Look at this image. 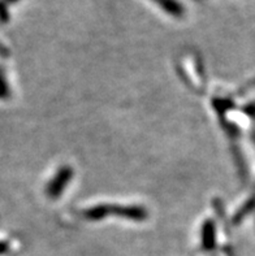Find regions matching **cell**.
<instances>
[{"label":"cell","instance_id":"3","mask_svg":"<svg viewBox=\"0 0 255 256\" xmlns=\"http://www.w3.org/2000/svg\"><path fill=\"white\" fill-rule=\"evenodd\" d=\"M203 244L206 247H211L213 244V226L212 222H206L203 230Z\"/></svg>","mask_w":255,"mask_h":256},{"label":"cell","instance_id":"4","mask_svg":"<svg viewBox=\"0 0 255 256\" xmlns=\"http://www.w3.org/2000/svg\"><path fill=\"white\" fill-rule=\"evenodd\" d=\"M11 95L10 88H8V84L6 81V77H4L3 72L0 69V100H4Z\"/></svg>","mask_w":255,"mask_h":256},{"label":"cell","instance_id":"2","mask_svg":"<svg viewBox=\"0 0 255 256\" xmlns=\"http://www.w3.org/2000/svg\"><path fill=\"white\" fill-rule=\"evenodd\" d=\"M156 2H158L165 10H168L169 13H172V14L178 16V14H181V12H182L181 6H178L176 2H173V0H156Z\"/></svg>","mask_w":255,"mask_h":256},{"label":"cell","instance_id":"5","mask_svg":"<svg viewBox=\"0 0 255 256\" xmlns=\"http://www.w3.org/2000/svg\"><path fill=\"white\" fill-rule=\"evenodd\" d=\"M0 55L2 56L8 55V50H7L3 44H0Z\"/></svg>","mask_w":255,"mask_h":256},{"label":"cell","instance_id":"1","mask_svg":"<svg viewBox=\"0 0 255 256\" xmlns=\"http://www.w3.org/2000/svg\"><path fill=\"white\" fill-rule=\"evenodd\" d=\"M72 170L69 168H64L62 169L60 172L56 174V177L52 180V182L47 188V195L51 196V198H56L59 195L62 194L63 188H65V185L68 184L69 178L72 177Z\"/></svg>","mask_w":255,"mask_h":256},{"label":"cell","instance_id":"6","mask_svg":"<svg viewBox=\"0 0 255 256\" xmlns=\"http://www.w3.org/2000/svg\"><path fill=\"white\" fill-rule=\"evenodd\" d=\"M7 250H8V246H7V244H4V242H0V254L6 252Z\"/></svg>","mask_w":255,"mask_h":256}]
</instances>
